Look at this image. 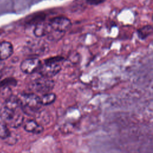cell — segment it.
<instances>
[{
    "label": "cell",
    "instance_id": "6da1fadb",
    "mask_svg": "<svg viewBox=\"0 0 153 153\" xmlns=\"http://www.w3.org/2000/svg\"><path fill=\"white\" fill-rule=\"evenodd\" d=\"M17 96H10L5 99L1 111V118L7 126L13 128L20 127L23 122V116Z\"/></svg>",
    "mask_w": 153,
    "mask_h": 153
},
{
    "label": "cell",
    "instance_id": "52a82bcc",
    "mask_svg": "<svg viewBox=\"0 0 153 153\" xmlns=\"http://www.w3.org/2000/svg\"><path fill=\"white\" fill-rule=\"evenodd\" d=\"M50 27L48 22H39L37 23L33 29V34L36 37L41 38L42 36H47L50 32Z\"/></svg>",
    "mask_w": 153,
    "mask_h": 153
},
{
    "label": "cell",
    "instance_id": "5bb4252c",
    "mask_svg": "<svg viewBox=\"0 0 153 153\" xmlns=\"http://www.w3.org/2000/svg\"><path fill=\"white\" fill-rule=\"evenodd\" d=\"M1 76H2V74H1V72H0V79H1Z\"/></svg>",
    "mask_w": 153,
    "mask_h": 153
},
{
    "label": "cell",
    "instance_id": "30bf717a",
    "mask_svg": "<svg viewBox=\"0 0 153 153\" xmlns=\"http://www.w3.org/2000/svg\"><path fill=\"white\" fill-rule=\"evenodd\" d=\"M152 33V27L151 25H146L137 30V35L140 39H145Z\"/></svg>",
    "mask_w": 153,
    "mask_h": 153
},
{
    "label": "cell",
    "instance_id": "9c48e42d",
    "mask_svg": "<svg viewBox=\"0 0 153 153\" xmlns=\"http://www.w3.org/2000/svg\"><path fill=\"white\" fill-rule=\"evenodd\" d=\"M24 129L27 132L34 134H39L44 130L43 127L33 120L27 121L24 125Z\"/></svg>",
    "mask_w": 153,
    "mask_h": 153
},
{
    "label": "cell",
    "instance_id": "277c9868",
    "mask_svg": "<svg viewBox=\"0 0 153 153\" xmlns=\"http://www.w3.org/2000/svg\"><path fill=\"white\" fill-rule=\"evenodd\" d=\"M63 59L60 56L51 57L45 59L43 63H41L38 72L41 76L52 78L60 71L62 68L60 63Z\"/></svg>",
    "mask_w": 153,
    "mask_h": 153
},
{
    "label": "cell",
    "instance_id": "4fadbf2b",
    "mask_svg": "<svg viewBox=\"0 0 153 153\" xmlns=\"http://www.w3.org/2000/svg\"><path fill=\"white\" fill-rule=\"evenodd\" d=\"M5 66V63H4V62L2 60H0V72H1V71L4 69Z\"/></svg>",
    "mask_w": 153,
    "mask_h": 153
},
{
    "label": "cell",
    "instance_id": "7a4b0ae2",
    "mask_svg": "<svg viewBox=\"0 0 153 153\" xmlns=\"http://www.w3.org/2000/svg\"><path fill=\"white\" fill-rule=\"evenodd\" d=\"M48 22L51 30L47 36L51 41H57L60 39L72 26L70 19L64 16L55 17Z\"/></svg>",
    "mask_w": 153,
    "mask_h": 153
},
{
    "label": "cell",
    "instance_id": "7c38bea8",
    "mask_svg": "<svg viewBox=\"0 0 153 153\" xmlns=\"http://www.w3.org/2000/svg\"><path fill=\"white\" fill-rule=\"evenodd\" d=\"M10 134L7 124L1 120L0 121V138L7 139Z\"/></svg>",
    "mask_w": 153,
    "mask_h": 153
},
{
    "label": "cell",
    "instance_id": "3957f363",
    "mask_svg": "<svg viewBox=\"0 0 153 153\" xmlns=\"http://www.w3.org/2000/svg\"><path fill=\"white\" fill-rule=\"evenodd\" d=\"M17 97L22 112L27 115H33L35 114L42 106L40 97L35 93H23Z\"/></svg>",
    "mask_w": 153,
    "mask_h": 153
},
{
    "label": "cell",
    "instance_id": "ba28073f",
    "mask_svg": "<svg viewBox=\"0 0 153 153\" xmlns=\"http://www.w3.org/2000/svg\"><path fill=\"white\" fill-rule=\"evenodd\" d=\"M13 46L10 42H0V60L8 59L13 53Z\"/></svg>",
    "mask_w": 153,
    "mask_h": 153
},
{
    "label": "cell",
    "instance_id": "5b68a950",
    "mask_svg": "<svg viewBox=\"0 0 153 153\" xmlns=\"http://www.w3.org/2000/svg\"><path fill=\"white\" fill-rule=\"evenodd\" d=\"M32 87L36 92L41 94L49 93L54 87V82L51 78H47L40 75L32 82Z\"/></svg>",
    "mask_w": 153,
    "mask_h": 153
},
{
    "label": "cell",
    "instance_id": "8fae6325",
    "mask_svg": "<svg viewBox=\"0 0 153 153\" xmlns=\"http://www.w3.org/2000/svg\"><path fill=\"white\" fill-rule=\"evenodd\" d=\"M56 99V96L53 93H48L44 94L40 97V101L42 105H48L54 102Z\"/></svg>",
    "mask_w": 153,
    "mask_h": 153
},
{
    "label": "cell",
    "instance_id": "8992f818",
    "mask_svg": "<svg viewBox=\"0 0 153 153\" xmlns=\"http://www.w3.org/2000/svg\"><path fill=\"white\" fill-rule=\"evenodd\" d=\"M41 61L36 57L26 59L20 63L21 71L26 74H32L38 72L41 65Z\"/></svg>",
    "mask_w": 153,
    "mask_h": 153
}]
</instances>
